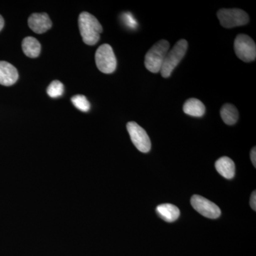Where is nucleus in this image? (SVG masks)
Instances as JSON below:
<instances>
[{
  "instance_id": "nucleus-1",
  "label": "nucleus",
  "mask_w": 256,
  "mask_h": 256,
  "mask_svg": "<svg viewBox=\"0 0 256 256\" xmlns=\"http://www.w3.org/2000/svg\"><path fill=\"white\" fill-rule=\"evenodd\" d=\"M79 28L82 41L87 45H95L100 40L102 28L100 23L88 12H82L79 15Z\"/></svg>"
},
{
  "instance_id": "nucleus-2",
  "label": "nucleus",
  "mask_w": 256,
  "mask_h": 256,
  "mask_svg": "<svg viewBox=\"0 0 256 256\" xmlns=\"http://www.w3.org/2000/svg\"><path fill=\"white\" fill-rule=\"evenodd\" d=\"M170 43L166 40H160L150 48L144 57L146 68L152 73L160 72L165 56L169 52Z\"/></svg>"
},
{
  "instance_id": "nucleus-3",
  "label": "nucleus",
  "mask_w": 256,
  "mask_h": 256,
  "mask_svg": "<svg viewBox=\"0 0 256 256\" xmlns=\"http://www.w3.org/2000/svg\"><path fill=\"white\" fill-rule=\"evenodd\" d=\"M188 48V41L181 40L176 42L174 47L168 52L160 70L162 77L169 78L172 73L174 72V68L186 54Z\"/></svg>"
},
{
  "instance_id": "nucleus-4",
  "label": "nucleus",
  "mask_w": 256,
  "mask_h": 256,
  "mask_svg": "<svg viewBox=\"0 0 256 256\" xmlns=\"http://www.w3.org/2000/svg\"><path fill=\"white\" fill-rule=\"evenodd\" d=\"M96 63L98 68L104 74H112L117 67V60L112 47L109 44L101 45L96 53Z\"/></svg>"
},
{
  "instance_id": "nucleus-5",
  "label": "nucleus",
  "mask_w": 256,
  "mask_h": 256,
  "mask_svg": "<svg viewBox=\"0 0 256 256\" xmlns=\"http://www.w3.org/2000/svg\"><path fill=\"white\" fill-rule=\"evenodd\" d=\"M217 16L220 24L227 28L244 26L249 22L248 14L240 9H222L217 12Z\"/></svg>"
},
{
  "instance_id": "nucleus-6",
  "label": "nucleus",
  "mask_w": 256,
  "mask_h": 256,
  "mask_svg": "<svg viewBox=\"0 0 256 256\" xmlns=\"http://www.w3.org/2000/svg\"><path fill=\"white\" fill-rule=\"evenodd\" d=\"M234 50L237 56L242 62H252L256 60V43L248 35L239 34L236 37Z\"/></svg>"
},
{
  "instance_id": "nucleus-7",
  "label": "nucleus",
  "mask_w": 256,
  "mask_h": 256,
  "mask_svg": "<svg viewBox=\"0 0 256 256\" xmlns=\"http://www.w3.org/2000/svg\"><path fill=\"white\" fill-rule=\"evenodd\" d=\"M128 132L131 140L136 148L141 152H148L151 149V141L148 133L136 122H129L127 124Z\"/></svg>"
},
{
  "instance_id": "nucleus-8",
  "label": "nucleus",
  "mask_w": 256,
  "mask_h": 256,
  "mask_svg": "<svg viewBox=\"0 0 256 256\" xmlns=\"http://www.w3.org/2000/svg\"><path fill=\"white\" fill-rule=\"evenodd\" d=\"M191 204L196 212L206 218L214 220L218 218L222 214L220 207L200 195H194L191 198Z\"/></svg>"
},
{
  "instance_id": "nucleus-9",
  "label": "nucleus",
  "mask_w": 256,
  "mask_h": 256,
  "mask_svg": "<svg viewBox=\"0 0 256 256\" xmlns=\"http://www.w3.org/2000/svg\"><path fill=\"white\" fill-rule=\"evenodd\" d=\"M28 24L32 31L36 34H43L52 26V20L46 13H34L28 18Z\"/></svg>"
},
{
  "instance_id": "nucleus-10",
  "label": "nucleus",
  "mask_w": 256,
  "mask_h": 256,
  "mask_svg": "<svg viewBox=\"0 0 256 256\" xmlns=\"http://www.w3.org/2000/svg\"><path fill=\"white\" fill-rule=\"evenodd\" d=\"M18 74L14 66L4 60H0V84L10 86L18 82Z\"/></svg>"
},
{
  "instance_id": "nucleus-11",
  "label": "nucleus",
  "mask_w": 256,
  "mask_h": 256,
  "mask_svg": "<svg viewBox=\"0 0 256 256\" xmlns=\"http://www.w3.org/2000/svg\"><path fill=\"white\" fill-rule=\"evenodd\" d=\"M217 172L222 176L228 180L234 178L236 172V166L233 160L228 156H222L215 163Z\"/></svg>"
},
{
  "instance_id": "nucleus-12",
  "label": "nucleus",
  "mask_w": 256,
  "mask_h": 256,
  "mask_svg": "<svg viewBox=\"0 0 256 256\" xmlns=\"http://www.w3.org/2000/svg\"><path fill=\"white\" fill-rule=\"evenodd\" d=\"M156 213L166 222H174L180 216L178 207L171 204H163L156 207Z\"/></svg>"
},
{
  "instance_id": "nucleus-13",
  "label": "nucleus",
  "mask_w": 256,
  "mask_h": 256,
  "mask_svg": "<svg viewBox=\"0 0 256 256\" xmlns=\"http://www.w3.org/2000/svg\"><path fill=\"white\" fill-rule=\"evenodd\" d=\"M183 110L188 116L200 118L204 114L206 108L198 99L190 98L184 104Z\"/></svg>"
},
{
  "instance_id": "nucleus-14",
  "label": "nucleus",
  "mask_w": 256,
  "mask_h": 256,
  "mask_svg": "<svg viewBox=\"0 0 256 256\" xmlns=\"http://www.w3.org/2000/svg\"><path fill=\"white\" fill-rule=\"evenodd\" d=\"M22 46L24 54L30 58H36L41 52V44L34 37L28 36L24 38Z\"/></svg>"
},
{
  "instance_id": "nucleus-15",
  "label": "nucleus",
  "mask_w": 256,
  "mask_h": 256,
  "mask_svg": "<svg viewBox=\"0 0 256 256\" xmlns=\"http://www.w3.org/2000/svg\"><path fill=\"white\" fill-rule=\"evenodd\" d=\"M220 112L224 122L228 126H233L238 121V111L232 104H226L222 106Z\"/></svg>"
},
{
  "instance_id": "nucleus-16",
  "label": "nucleus",
  "mask_w": 256,
  "mask_h": 256,
  "mask_svg": "<svg viewBox=\"0 0 256 256\" xmlns=\"http://www.w3.org/2000/svg\"><path fill=\"white\" fill-rule=\"evenodd\" d=\"M47 94L53 98H57L63 95L64 92V86L62 82L58 80H54L50 82L47 88Z\"/></svg>"
},
{
  "instance_id": "nucleus-17",
  "label": "nucleus",
  "mask_w": 256,
  "mask_h": 256,
  "mask_svg": "<svg viewBox=\"0 0 256 256\" xmlns=\"http://www.w3.org/2000/svg\"><path fill=\"white\" fill-rule=\"evenodd\" d=\"M72 104L76 108L82 112H88L90 108V104L86 96L76 95L72 98Z\"/></svg>"
},
{
  "instance_id": "nucleus-18",
  "label": "nucleus",
  "mask_w": 256,
  "mask_h": 256,
  "mask_svg": "<svg viewBox=\"0 0 256 256\" xmlns=\"http://www.w3.org/2000/svg\"><path fill=\"white\" fill-rule=\"evenodd\" d=\"M122 22L126 26H127L128 28H132L134 30L138 28V24L134 18V16L131 13L126 12L124 13L122 15Z\"/></svg>"
},
{
  "instance_id": "nucleus-19",
  "label": "nucleus",
  "mask_w": 256,
  "mask_h": 256,
  "mask_svg": "<svg viewBox=\"0 0 256 256\" xmlns=\"http://www.w3.org/2000/svg\"><path fill=\"white\" fill-rule=\"evenodd\" d=\"M250 204L252 208L254 210H256V191L252 192V196H250Z\"/></svg>"
},
{
  "instance_id": "nucleus-20",
  "label": "nucleus",
  "mask_w": 256,
  "mask_h": 256,
  "mask_svg": "<svg viewBox=\"0 0 256 256\" xmlns=\"http://www.w3.org/2000/svg\"><path fill=\"white\" fill-rule=\"evenodd\" d=\"M250 160H252V162L254 166H256V146H254L252 148V152H250Z\"/></svg>"
},
{
  "instance_id": "nucleus-21",
  "label": "nucleus",
  "mask_w": 256,
  "mask_h": 256,
  "mask_svg": "<svg viewBox=\"0 0 256 256\" xmlns=\"http://www.w3.org/2000/svg\"><path fill=\"white\" fill-rule=\"evenodd\" d=\"M4 18H3L2 16L0 15V31L2 30L3 28H4Z\"/></svg>"
}]
</instances>
